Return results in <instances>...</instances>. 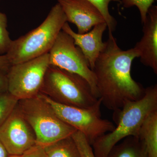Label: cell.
I'll return each mask as SVG.
<instances>
[{
    "label": "cell",
    "mask_w": 157,
    "mask_h": 157,
    "mask_svg": "<svg viewBox=\"0 0 157 157\" xmlns=\"http://www.w3.org/2000/svg\"><path fill=\"white\" fill-rule=\"evenodd\" d=\"M112 33L109 32L105 48L96 61L92 71L102 104L114 111L128 101L142 98L145 89L131 75L132 62L139 56L138 52L135 48L122 50Z\"/></svg>",
    "instance_id": "6da1fadb"
},
{
    "label": "cell",
    "mask_w": 157,
    "mask_h": 157,
    "mask_svg": "<svg viewBox=\"0 0 157 157\" xmlns=\"http://www.w3.org/2000/svg\"><path fill=\"white\" fill-rule=\"evenodd\" d=\"M157 109V84L147 88L139 100L128 101L114 111L117 127L112 132L99 137L91 146L95 157H107L111 149L129 136L138 137L140 127L147 117Z\"/></svg>",
    "instance_id": "7a4b0ae2"
},
{
    "label": "cell",
    "mask_w": 157,
    "mask_h": 157,
    "mask_svg": "<svg viewBox=\"0 0 157 157\" xmlns=\"http://www.w3.org/2000/svg\"><path fill=\"white\" fill-rule=\"evenodd\" d=\"M67 22L66 15L57 2L38 27L12 40L6 54L11 65L28 61L48 53Z\"/></svg>",
    "instance_id": "3957f363"
},
{
    "label": "cell",
    "mask_w": 157,
    "mask_h": 157,
    "mask_svg": "<svg viewBox=\"0 0 157 157\" xmlns=\"http://www.w3.org/2000/svg\"><path fill=\"white\" fill-rule=\"evenodd\" d=\"M17 107L33 130L37 145L45 146L71 136L77 131L62 121L39 94L19 100Z\"/></svg>",
    "instance_id": "277c9868"
},
{
    "label": "cell",
    "mask_w": 157,
    "mask_h": 157,
    "mask_svg": "<svg viewBox=\"0 0 157 157\" xmlns=\"http://www.w3.org/2000/svg\"><path fill=\"white\" fill-rule=\"evenodd\" d=\"M40 93L57 103L82 108L90 107L99 99L84 78L51 65L45 73Z\"/></svg>",
    "instance_id": "5b68a950"
},
{
    "label": "cell",
    "mask_w": 157,
    "mask_h": 157,
    "mask_svg": "<svg viewBox=\"0 0 157 157\" xmlns=\"http://www.w3.org/2000/svg\"><path fill=\"white\" fill-rule=\"evenodd\" d=\"M39 95L62 121L82 133L91 145L99 137L115 129L112 122L101 117V98L90 107L82 108L59 104L41 93Z\"/></svg>",
    "instance_id": "8992f818"
},
{
    "label": "cell",
    "mask_w": 157,
    "mask_h": 157,
    "mask_svg": "<svg viewBox=\"0 0 157 157\" xmlns=\"http://www.w3.org/2000/svg\"><path fill=\"white\" fill-rule=\"evenodd\" d=\"M49 65L48 53L11 65L8 70V92L18 101L36 97L40 93Z\"/></svg>",
    "instance_id": "52a82bcc"
},
{
    "label": "cell",
    "mask_w": 157,
    "mask_h": 157,
    "mask_svg": "<svg viewBox=\"0 0 157 157\" xmlns=\"http://www.w3.org/2000/svg\"><path fill=\"white\" fill-rule=\"evenodd\" d=\"M48 54L50 65L84 78L90 84L94 95L99 98L94 74L81 49L75 45L71 36L62 30Z\"/></svg>",
    "instance_id": "ba28073f"
},
{
    "label": "cell",
    "mask_w": 157,
    "mask_h": 157,
    "mask_svg": "<svg viewBox=\"0 0 157 157\" xmlns=\"http://www.w3.org/2000/svg\"><path fill=\"white\" fill-rule=\"evenodd\" d=\"M0 141L10 155H22L36 145L33 130L17 106L0 126Z\"/></svg>",
    "instance_id": "9c48e42d"
},
{
    "label": "cell",
    "mask_w": 157,
    "mask_h": 157,
    "mask_svg": "<svg viewBox=\"0 0 157 157\" xmlns=\"http://www.w3.org/2000/svg\"><path fill=\"white\" fill-rule=\"evenodd\" d=\"M67 22L76 25L78 33L89 32L95 26L106 22L98 8L87 0H58Z\"/></svg>",
    "instance_id": "30bf717a"
},
{
    "label": "cell",
    "mask_w": 157,
    "mask_h": 157,
    "mask_svg": "<svg viewBox=\"0 0 157 157\" xmlns=\"http://www.w3.org/2000/svg\"><path fill=\"white\" fill-rule=\"evenodd\" d=\"M107 28L106 23H102L95 26L89 32L79 34L74 32L67 22L62 30L73 38L75 45L81 49L92 70L96 61L106 45L103 41V36Z\"/></svg>",
    "instance_id": "8fae6325"
},
{
    "label": "cell",
    "mask_w": 157,
    "mask_h": 157,
    "mask_svg": "<svg viewBox=\"0 0 157 157\" xmlns=\"http://www.w3.org/2000/svg\"><path fill=\"white\" fill-rule=\"evenodd\" d=\"M143 35L135 48L139 53L140 61L157 74V7L152 6L143 24Z\"/></svg>",
    "instance_id": "7c38bea8"
},
{
    "label": "cell",
    "mask_w": 157,
    "mask_h": 157,
    "mask_svg": "<svg viewBox=\"0 0 157 157\" xmlns=\"http://www.w3.org/2000/svg\"><path fill=\"white\" fill-rule=\"evenodd\" d=\"M138 138L146 148L148 157H157V109L152 112L144 121Z\"/></svg>",
    "instance_id": "4fadbf2b"
},
{
    "label": "cell",
    "mask_w": 157,
    "mask_h": 157,
    "mask_svg": "<svg viewBox=\"0 0 157 157\" xmlns=\"http://www.w3.org/2000/svg\"><path fill=\"white\" fill-rule=\"evenodd\" d=\"M111 149L107 157H148L146 148L138 137L129 136Z\"/></svg>",
    "instance_id": "5bb4252c"
},
{
    "label": "cell",
    "mask_w": 157,
    "mask_h": 157,
    "mask_svg": "<svg viewBox=\"0 0 157 157\" xmlns=\"http://www.w3.org/2000/svg\"><path fill=\"white\" fill-rule=\"evenodd\" d=\"M43 147L47 157H81L71 136Z\"/></svg>",
    "instance_id": "9a60e30c"
},
{
    "label": "cell",
    "mask_w": 157,
    "mask_h": 157,
    "mask_svg": "<svg viewBox=\"0 0 157 157\" xmlns=\"http://www.w3.org/2000/svg\"><path fill=\"white\" fill-rule=\"evenodd\" d=\"M18 101L9 92L0 94V126L11 114Z\"/></svg>",
    "instance_id": "2e32d148"
},
{
    "label": "cell",
    "mask_w": 157,
    "mask_h": 157,
    "mask_svg": "<svg viewBox=\"0 0 157 157\" xmlns=\"http://www.w3.org/2000/svg\"><path fill=\"white\" fill-rule=\"evenodd\" d=\"M91 3L101 12L104 17L109 32L113 33L115 31L117 22L114 17L110 14L109 11V5L112 1H118V0H87Z\"/></svg>",
    "instance_id": "e0dca14e"
},
{
    "label": "cell",
    "mask_w": 157,
    "mask_h": 157,
    "mask_svg": "<svg viewBox=\"0 0 157 157\" xmlns=\"http://www.w3.org/2000/svg\"><path fill=\"white\" fill-rule=\"evenodd\" d=\"M7 16L5 13L0 11V55L7 54L12 41L7 30Z\"/></svg>",
    "instance_id": "ac0fdd59"
},
{
    "label": "cell",
    "mask_w": 157,
    "mask_h": 157,
    "mask_svg": "<svg viewBox=\"0 0 157 157\" xmlns=\"http://www.w3.org/2000/svg\"><path fill=\"white\" fill-rule=\"evenodd\" d=\"M121 3L124 8H128L136 6L140 11L142 24L146 21L148 10L155 0H118Z\"/></svg>",
    "instance_id": "d6986e66"
},
{
    "label": "cell",
    "mask_w": 157,
    "mask_h": 157,
    "mask_svg": "<svg viewBox=\"0 0 157 157\" xmlns=\"http://www.w3.org/2000/svg\"><path fill=\"white\" fill-rule=\"evenodd\" d=\"M71 136L76 143L81 157H95L91 145L82 133L76 131Z\"/></svg>",
    "instance_id": "ffe728a7"
},
{
    "label": "cell",
    "mask_w": 157,
    "mask_h": 157,
    "mask_svg": "<svg viewBox=\"0 0 157 157\" xmlns=\"http://www.w3.org/2000/svg\"><path fill=\"white\" fill-rule=\"evenodd\" d=\"M21 157H47L44 147L36 145L32 147L21 155Z\"/></svg>",
    "instance_id": "44dd1931"
},
{
    "label": "cell",
    "mask_w": 157,
    "mask_h": 157,
    "mask_svg": "<svg viewBox=\"0 0 157 157\" xmlns=\"http://www.w3.org/2000/svg\"><path fill=\"white\" fill-rule=\"evenodd\" d=\"M8 70L0 68V94L8 92Z\"/></svg>",
    "instance_id": "7402d4cb"
},
{
    "label": "cell",
    "mask_w": 157,
    "mask_h": 157,
    "mask_svg": "<svg viewBox=\"0 0 157 157\" xmlns=\"http://www.w3.org/2000/svg\"><path fill=\"white\" fill-rule=\"evenodd\" d=\"M11 66L6 55H0V68L8 70Z\"/></svg>",
    "instance_id": "603a6c76"
},
{
    "label": "cell",
    "mask_w": 157,
    "mask_h": 157,
    "mask_svg": "<svg viewBox=\"0 0 157 157\" xmlns=\"http://www.w3.org/2000/svg\"><path fill=\"white\" fill-rule=\"evenodd\" d=\"M10 155L8 153L5 147L0 141V157H9Z\"/></svg>",
    "instance_id": "cb8c5ba5"
},
{
    "label": "cell",
    "mask_w": 157,
    "mask_h": 157,
    "mask_svg": "<svg viewBox=\"0 0 157 157\" xmlns=\"http://www.w3.org/2000/svg\"><path fill=\"white\" fill-rule=\"evenodd\" d=\"M9 157H21V156L10 155Z\"/></svg>",
    "instance_id": "d4e9b609"
}]
</instances>
